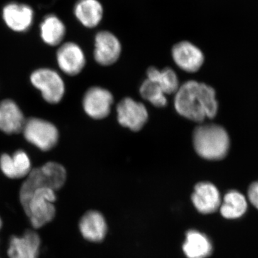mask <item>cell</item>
Masks as SVG:
<instances>
[{"label":"cell","mask_w":258,"mask_h":258,"mask_svg":"<svg viewBox=\"0 0 258 258\" xmlns=\"http://www.w3.org/2000/svg\"><path fill=\"white\" fill-rule=\"evenodd\" d=\"M174 95V107L181 116L200 123L216 116L218 102L211 86L196 81H186Z\"/></svg>","instance_id":"obj_1"},{"label":"cell","mask_w":258,"mask_h":258,"mask_svg":"<svg viewBox=\"0 0 258 258\" xmlns=\"http://www.w3.org/2000/svg\"><path fill=\"white\" fill-rule=\"evenodd\" d=\"M192 139L195 152L207 160H221L230 150V137L221 125L214 123L198 125L194 131Z\"/></svg>","instance_id":"obj_2"},{"label":"cell","mask_w":258,"mask_h":258,"mask_svg":"<svg viewBox=\"0 0 258 258\" xmlns=\"http://www.w3.org/2000/svg\"><path fill=\"white\" fill-rule=\"evenodd\" d=\"M20 190V201L23 208L28 203L34 191L49 188L56 191L63 186L67 177L64 166L49 161L40 167L31 169Z\"/></svg>","instance_id":"obj_3"},{"label":"cell","mask_w":258,"mask_h":258,"mask_svg":"<svg viewBox=\"0 0 258 258\" xmlns=\"http://www.w3.org/2000/svg\"><path fill=\"white\" fill-rule=\"evenodd\" d=\"M55 191L49 188L32 193L23 209L34 228H41L55 218Z\"/></svg>","instance_id":"obj_4"},{"label":"cell","mask_w":258,"mask_h":258,"mask_svg":"<svg viewBox=\"0 0 258 258\" xmlns=\"http://www.w3.org/2000/svg\"><path fill=\"white\" fill-rule=\"evenodd\" d=\"M23 132L28 142L45 152L52 149L58 141V131L55 125L40 118L26 120Z\"/></svg>","instance_id":"obj_5"},{"label":"cell","mask_w":258,"mask_h":258,"mask_svg":"<svg viewBox=\"0 0 258 258\" xmlns=\"http://www.w3.org/2000/svg\"><path fill=\"white\" fill-rule=\"evenodd\" d=\"M30 81L35 88L40 90L47 103L55 104L62 100L64 93V84L55 71L48 69L37 70L32 73Z\"/></svg>","instance_id":"obj_6"},{"label":"cell","mask_w":258,"mask_h":258,"mask_svg":"<svg viewBox=\"0 0 258 258\" xmlns=\"http://www.w3.org/2000/svg\"><path fill=\"white\" fill-rule=\"evenodd\" d=\"M116 110L118 123L133 132H139L143 128L149 118L147 108L143 103L131 98L122 99Z\"/></svg>","instance_id":"obj_7"},{"label":"cell","mask_w":258,"mask_h":258,"mask_svg":"<svg viewBox=\"0 0 258 258\" xmlns=\"http://www.w3.org/2000/svg\"><path fill=\"white\" fill-rule=\"evenodd\" d=\"M113 103L112 93L101 87L89 88L83 97L84 111L94 119H103L108 116Z\"/></svg>","instance_id":"obj_8"},{"label":"cell","mask_w":258,"mask_h":258,"mask_svg":"<svg viewBox=\"0 0 258 258\" xmlns=\"http://www.w3.org/2000/svg\"><path fill=\"white\" fill-rule=\"evenodd\" d=\"M121 44L118 37L109 31H101L95 37L94 58L103 66L114 64L121 54Z\"/></svg>","instance_id":"obj_9"},{"label":"cell","mask_w":258,"mask_h":258,"mask_svg":"<svg viewBox=\"0 0 258 258\" xmlns=\"http://www.w3.org/2000/svg\"><path fill=\"white\" fill-rule=\"evenodd\" d=\"M171 55L176 66L187 73L198 72L205 61L203 51L189 41H181L174 45Z\"/></svg>","instance_id":"obj_10"},{"label":"cell","mask_w":258,"mask_h":258,"mask_svg":"<svg viewBox=\"0 0 258 258\" xmlns=\"http://www.w3.org/2000/svg\"><path fill=\"white\" fill-rule=\"evenodd\" d=\"M41 240L34 230H27L23 235L10 239L8 254L9 258H38Z\"/></svg>","instance_id":"obj_11"},{"label":"cell","mask_w":258,"mask_h":258,"mask_svg":"<svg viewBox=\"0 0 258 258\" xmlns=\"http://www.w3.org/2000/svg\"><path fill=\"white\" fill-rule=\"evenodd\" d=\"M57 60L62 72L69 76L79 74L86 66V57L79 45L74 42H66L59 47Z\"/></svg>","instance_id":"obj_12"},{"label":"cell","mask_w":258,"mask_h":258,"mask_svg":"<svg viewBox=\"0 0 258 258\" xmlns=\"http://www.w3.org/2000/svg\"><path fill=\"white\" fill-rule=\"evenodd\" d=\"M195 208L200 213L211 214L220 209L222 200L218 189L208 181L198 183L191 195Z\"/></svg>","instance_id":"obj_13"},{"label":"cell","mask_w":258,"mask_h":258,"mask_svg":"<svg viewBox=\"0 0 258 258\" xmlns=\"http://www.w3.org/2000/svg\"><path fill=\"white\" fill-rule=\"evenodd\" d=\"M3 18L7 26L13 31L25 32L33 23L34 12L29 5L11 3L3 8Z\"/></svg>","instance_id":"obj_14"},{"label":"cell","mask_w":258,"mask_h":258,"mask_svg":"<svg viewBox=\"0 0 258 258\" xmlns=\"http://www.w3.org/2000/svg\"><path fill=\"white\" fill-rule=\"evenodd\" d=\"M25 120L23 112L12 100H4L0 103V130L8 134L23 132Z\"/></svg>","instance_id":"obj_15"},{"label":"cell","mask_w":258,"mask_h":258,"mask_svg":"<svg viewBox=\"0 0 258 258\" xmlns=\"http://www.w3.org/2000/svg\"><path fill=\"white\" fill-rule=\"evenodd\" d=\"M0 169L10 179H21L26 177L31 171V162L28 154L20 150L13 156L7 154L2 155Z\"/></svg>","instance_id":"obj_16"},{"label":"cell","mask_w":258,"mask_h":258,"mask_svg":"<svg viewBox=\"0 0 258 258\" xmlns=\"http://www.w3.org/2000/svg\"><path fill=\"white\" fill-rule=\"evenodd\" d=\"M79 228L83 237L90 242H101L106 237V220L98 211L86 212L80 220Z\"/></svg>","instance_id":"obj_17"},{"label":"cell","mask_w":258,"mask_h":258,"mask_svg":"<svg viewBox=\"0 0 258 258\" xmlns=\"http://www.w3.org/2000/svg\"><path fill=\"white\" fill-rule=\"evenodd\" d=\"M74 14L83 26L96 28L103 19V5L98 0H79L75 5Z\"/></svg>","instance_id":"obj_18"},{"label":"cell","mask_w":258,"mask_h":258,"mask_svg":"<svg viewBox=\"0 0 258 258\" xmlns=\"http://www.w3.org/2000/svg\"><path fill=\"white\" fill-rule=\"evenodd\" d=\"M212 244L206 235L197 230L188 231L183 250L188 258H206L212 254Z\"/></svg>","instance_id":"obj_19"},{"label":"cell","mask_w":258,"mask_h":258,"mask_svg":"<svg viewBox=\"0 0 258 258\" xmlns=\"http://www.w3.org/2000/svg\"><path fill=\"white\" fill-rule=\"evenodd\" d=\"M247 199L236 190H231L224 197L220 205V211L222 217L228 220H235L243 216L247 212Z\"/></svg>","instance_id":"obj_20"},{"label":"cell","mask_w":258,"mask_h":258,"mask_svg":"<svg viewBox=\"0 0 258 258\" xmlns=\"http://www.w3.org/2000/svg\"><path fill=\"white\" fill-rule=\"evenodd\" d=\"M66 28L58 17L47 15L40 24V35L42 40L50 46L59 45L63 40Z\"/></svg>","instance_id":"obj_21"},{"label":"cell","mask_w":258,"mask_h":258,"mask_svg":"<svg viewBox=\"0 0 258 258\" xmlns=\"http://www.w3.org/2000/svg\"><path fill=\"white\" fill-rule=\"evenodd\" d=\"M147 79L157 83L166 95L175 94L179 89V79L176 73L169 68L159 70L151 67L147 70Z\"/></svg>","instance_id":"obj_22"},{"label":"cell","mask_w":258,"mask_h":258,"mask_svg":"<svg viewBox=\"0 0 258 258\" xmlns=\"http://www.w3.org/2000/svg\"><path fill=\"white\" fill-rule=\"evenodd\" d=\"M141 96L146 101L150 102L153 106L163 108L167 105L166 94L157 83L149 79H146L142 83L140 89Z\"/></svg>","instance_id":"obj_23"},{"label":"cell","mask_w":258,"mask_h":258,"mask_svg":"<svg viewBox=\"0 0 258 258\" xmlns=\"http://www.w3.org/2000/svg\"><path fill=\"white\" fill-rule=\"evenodd\" d=\"M247 198L249 203L258 210V181L249 185L247 191Z\"/></svg>","instance_id":"obj_24"},{"label":"cell","mask_w":258,"mask_h":258,"mask_svg":"<svg viewBox=\"0 0 258 258\" xmlns=\"http://www.w3.org/2000/svg\"><path fill=\"white\" fill-rule=\"evenodd\" d=\"M2 227H3V221H2L1 217H0V230H1Z\"/></svg>","instance_id":"obj_25"}]
</instances>
